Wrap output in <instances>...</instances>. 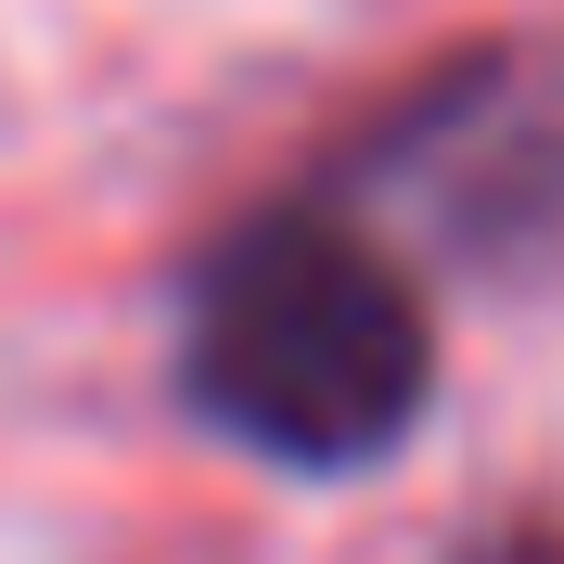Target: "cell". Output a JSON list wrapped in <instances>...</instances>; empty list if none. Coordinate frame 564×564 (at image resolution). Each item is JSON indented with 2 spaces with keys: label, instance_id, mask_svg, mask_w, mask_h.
Returning <instances> with one entry per match:
<instances>
[{
  "label": "cell",
  "instance_id": "cell-1",
  "mask_svg": "<svg viewBox=\"0 0 564 564\" xmlns=\"http://www.w3.org/2000/svg\"><path fill=\"white\" fill-rule=\"evenodd\" d=\"M436 386V321L411 270L334 206H270L231 245H206L180 308V398L282 462V475H359L423 423Z\"/></svg>",
  "mask_w": 564,
  "mask_h": 564
},
{
  "label": "cell",
  "instance_id": "cell-2",
  "mask_svg": "<svg viewBox=\"0 0 564 564\" xmlns=\"http://www.w3.org/2000/svg\"><path fill=\"white\" fill-rule=\"evenodd\" d=\"M488 564H564V552H552V539H513V552H488Z\"/></svg>",
  "mask_w": 564,
  "mask_h": 564
}]
</instances>
